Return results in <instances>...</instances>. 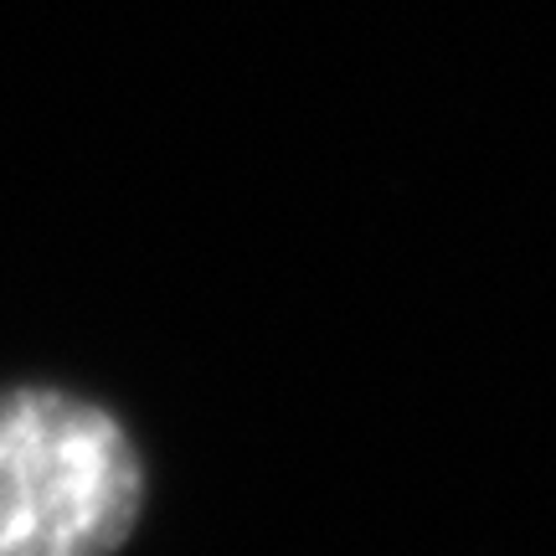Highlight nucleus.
<instances>
[{
    "instance_id": "1",
    "label": "nucleus",
    "mask_w": 556,
    "mask_h": 556,
    "mask_svg": "<svg viewBox=\"0 0 556 556\" xmlns=\"http://www.w3.org/2000/svg\"><path fill=\"white\" fill-rule=\"evenodd\" d=\"M144 469L114 417L67 392H0V556H114Z\"/></svg>"
}]
</instances>
